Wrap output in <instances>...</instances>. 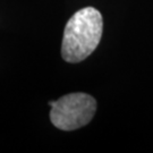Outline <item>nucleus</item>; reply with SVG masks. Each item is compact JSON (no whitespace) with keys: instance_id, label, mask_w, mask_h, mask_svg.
Masks as SVG:
<instances>
[{"instance_id":"f257e3e1","label":"nucleus","mask_w":153,"mask_h":153,"mask_svg":"<svg viewBox=\"0 0 153 153\" xmlns=\"http://www.w3.org/2000/svg\"><path fill=\"white\" fill-rule=\"evenodd\" d=\"M103 30L101 13L85 7L76 11L66 24L61 43V56L67 62H79L88 58L100 43Z\"/></svg>"},{"instance_id":"f03ea898","label":"nucleus","mask_w":153,"mask_h":153,"mask_svg":"<svg viewBox=\"0 0 153 153\" xmlns=\"http://www.w3.org/2000/svg\"><path fill=\"white\" fill-rule=\"evenodd\" d=\"M49 104L51 105V123L66 131L88 125L97 111L95 99L86 93H71Z\"/></svg>"}]
</instances>
